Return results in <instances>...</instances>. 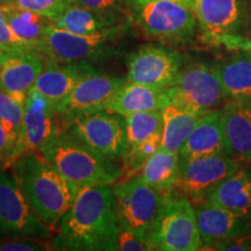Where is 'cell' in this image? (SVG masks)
<instances>
[{"label": "cell", "mask_w": 251, "mask_h": 251, "mask_svg": "<svg viewBox=\"0 0 251 251\" xmlns=\"http://www.w3.org/2000/svg\"><path fill=\"white\" fill-rule=\"evenodd\" d=\"M120 229L112 185L80 188L56 227L50 249L69 251H117Z\"/></svg>", "instance_id": "6da1fadb"}, {"label": "cell", "mask_w": 251, "mask_h": 251, "mask_svg": "<svg viewBox=\"0 0 251 251\" xmlns=\"http://www.w3.org/2000/svg\"><path fill=\"white\" fill-rule=\"evenodd\" d=\"M9 168L31 208L55 231L80 187L63 177L40 151L24 153Z\"/></svg>", "instance_id": "7a4b0ae2"}, {"label": "cell", "mask_w": 251, "mask_h": 251, "mask_svg": "<svg viewBox=\"0 0 251 251\" xmlns=\"http://www.w3.org/2000/svg\"><path fill=\"white\" fill-rule=\"evenodd\" d=\"M40 152L63 177L80 188L113 185L124 176L120 163L94 151L68 130H63Z\"/></svg>", "instance_id": "3957f363"}, {"label": "cell", "mask_w": 251, "mask_h": 251, "mask_svg": "<svg viewBox=\"0 0 251 251\" xmlns=\"http://www.w3.org/2000/svg\"><path fill=\"white\" fill-rule=\"evenodd\" d=\"M134 24L150 39L164 43H183L196 34L193 9L175 0H125Z\"/></svg>", "instance_id": "277c9868"}, {"label": "cell", "mask_w": 251, "mask_h": 251, "mask_svg": "<svg viewBox=\"0 0 251 251\" xmlns=\"http://www.w3.org/2000/svg\"><path fill=\"white\" fill-rule=\"evenodd\" d=\"M119 33L120 28L113 26L93 35H77L49 25L40 52L46 59L61 63H103L117 55L109 42Z\"/></svg>", "instance_id": "5b68a950"}, {"label": "cell", "mask_w": 251, "mask_h": 251, "mask_svg": "<svg viewBox=\"0 0 251 251\" xmlns=\"http://www.w3.org/2000/svg\"><path fill=\"white\" fill-rule=\"evenodd\" d=\"M165 90L169 102L199 115L218 109L227 99L214 64L207 63H191L183 67Z\"/></svg>", "instance_id": "8992f818"}, {"label": "cell", "mask_w": 251, "mask_h": 251, "mask_svg": "<svg viewBox=\"0 0 251 251\" xmlns=\"http://www.w3.org/2000/svg\"><path fill=\"white\" fill-rule=\"evenodd\" d=\"M155 250L196 251L201 249L196 211L190 198L170 193L151 230Z\"/></svg>", "instance_id": "52a82bcc"}, {"label": "cell", "mask_w": 251, "mask_h": 251, "mask_svg": "<svg viewBox=\"0 0 251 251\" xmlns=\"http://www.w3.org/2000/svg\"><path fill=\"white\" fill-rule=\"evenodd\" d=\"M120 225L134 230L151 233L169 194L147 184L140 175L112 185Z\"/></svg>", "instance_id": "ba28073f"}, {"label": "cell", "mask_w": 251, "mask_h": 251, "mask_svg": "<svg viewBox=\"0 0 251 251\" xmlns=\"http://www.w3.org/2000/svg\"><path fill=\"white\" fill-rule=\"evenodd\" d=\"M65 130L100 155L121 161L128 149L125 118L105 109L72 119Z\"/></svg>", "instance_id": "9c48e42d"}, {"label": "cell", "mask_w": 251, "mask_h": 251, "mask_svg": "<svg viewBox=\"0 0 251 251\" xmlns=\"http://www.w3.org/2000/svg\"><path fill=\"white\" fill-rule=\"evenodd\" d=\"M51 231L31 208L13 174L0 172V236L48 240Z\"/></svg>", "instance_id": "30bf717a"}, {"label": "cell", "mask_w": 251, "mask_h": 251, "mask_svg": "<svg viewBox=\"0 0 251 251\" xmlns=\"http://www.w3.org/2000/svg\"><path fill=\"white\" fill-rule=\"evenodd\" d=\"M63 130L64 124L55 106L43 94L30 90L25 101L23 136L9 165L24 153L40 151Z\"/></svg>", "instance_id": "8fae6325"}, {"label": "cell", "mask_w": 251, "mask_h": 251, "mask_svg": "<svg viewBox=\"0 0 251 251\" xmlns=\"http://www.w3.org/2000/svg\"><path fill=\"white\" fill-rule=\"evenodd\" d=\"M126 81V77L112 76L97 69L84 76L70 96L55 107L64 128L69 121L79 115L105 109Z\"/></svg>", "instance_id": "7c38bea8"}, {"label": "cell", "mask_w": 251, "mask_h": 251, "mask_svg": "<svg viewBox=\"0 0 251 251\" xmlns=\"http://www.w3.org/2000/svg\"><path fill=\"white\" fill-rule=\"evenodd\" d=\"M127 64V81L168 89L183 68V56L168 47L146 45L129 56Z\"/></svg>", "instance_id": "4fadbf2b"}, {"label": "cell", "mask_w": 251, "mask_h": 251, "mask_svg": "<svg viewBox=\"0 0 251 251\" xmlns=\"http://www.w3.org/2000/svg\"><path fill=\"white\" fill-rule=\"evenodd\" d=\"M192 8L203 35L209 41L240 35L249 25V11L244 0H192Z\"/></svg>", "instance_id": "5bb4252c"}, {"label": "cell", "mask_w": 251, "mask_h": 251, "mask_svg": "<svg viewBox=\"0 0 251 251\" xmlns=\"http://www.w3.org/2000/svg\"><path fill=\"white\" fill-rule=\"evenodd\" d=\"M240 169L238 162L227 152H220L180 162L176 190L192 200L202 199L225 178Z\"/></svg>", "instance_id": "9a60e30c"}, {"label": "cell", "mask_w": 251, "mask_h": 251, "mask_svg": "<svg viewBox=\"0 0 251 251\" xmlns=\"http://www.w3.org/2000/svg\"><path fill=\"white\" fill-rule=\"evenodd\" d=\"M193 201L203 249H213L219 243L230 238L250 234L251 218L249 216L235 214L221 207L212 205L203 199Z\"/></svg>", "instance_id": "2e32d148"}, {"label": "cell", "mask_w": 251, "mask_h": 251, "mask_svg": "<svg viewBox=\"0 0 251 251\" xmlns=\"http://www.w3.org/2000/svg\"><path fill=\"white\" fill-rule=\"evenodd\" d=\"M46 62L45 56L35 50L5 51L0 57V89L25 102Z\"/></svg>", "instance_id": "e0dca14e"}, {"label": "cell", "mask_w": 251, "mask_h": 251, "mask_svg": "<svg viewBox=\"0 0 251 251\" xmlns=\"http://www.w3.org/2000/svg\"><path fill=\"white\" fill-rule=\"evenodd\" d=\"M94 70L96 67L91 63H61L47 59L45 69L30 90L43 94L56 107L70 96L81 78Z\"/></svg>", "instance_id": "ac0fdd59"}, {"label": "cell", "mask_w": 251, "mask_h": 251, "mask_svg": "<svg viewBox=\"0 0 251 251\" xmlns=\"http://www.w3.org/2000/svg\"><path fill=\"white\" fill-rule=\"evenodd\" d=\"M227 152L240 163H251V101L228 99L221 108Z\"/></svg>", "instance_id": "d6986e66"}, {"label": "cell", "mask_w": 251, "mask_h": 251, "mask_svg": "<svg viewBox=\"0 0 251 251\" xmlns=\"http://www.w3.org/2000/svg\"><path fill=\"white\" fill-rule=\"evenodd\" d=\"M227 152L222 127L221 108L206 113L188 135L179 150L180 162L198 157ZM228 153V152H227Z\"/></svg>", "instance_id": "ffe728a7"}, {"label": "cell", "mask_w": 251, "mask_h": 251, "mask_svg": "<svg viewBox=\"0 0 251 251\" xmlns=\"http://www.w3.org/2000/svg\"><path fill=\"white\" fill-rule=\"evenodd\" d=\"M168 101L165 89L126 81L106 106L105 111L127 117L134 113L162 111Z\"/></svg>", "instance_id": "44dd1931"}, {"label": "cell", "mask_w": 251, "mask_h": 251, "mask_svg": "<svg viewBox=\"0 0 251 251\" xmlns=\"http://www.w3.org/2000/svg\"><path fill=\"white\" fill-rule=\"evenodd\" d=\"M202 199L235 214L251 218V172L240 168Z\"/></svg>", "instance_id": "7402d4cb"}, {"label": "cell", "mask_w": 251, "mask_h": 251, "mask_svg": "<svg viewBox=\"0 0 251 251\" xmlns=\"http://www.w3.org/2000/svg\"><path fill=\"white\" fill-rule=\"evenodd\" d=\"M227 99L251 101V51L237 52L214 64Z\"/></svg>", "instance_id": "603a6c76"}, {"label": "cell", "mask_w": 251, "mask_h": 251, "mask_svg": "<svg viewBox=\"0 0 251 251\" xmlns=\"http://www.w3.org/2000/svg\"><path fill=\"white\" fill-rule=\"evenodd\" d=\"M179 153L159 148L150 156L141 169L140 177L163 193L175 192L179 178Z\"/></svg>", "instance_id": "cb8c5ba5"}, {"label": "cell", "mask_w": 251, "mask_h": 251, "mask_svg": "<svg viewBox=\"0 0 251 251\" xmlns=\"http://www.w3.org/2000/svg\"><path fill=\"white\" fill-rule=\"evenodd\" d=\"M51 25L77 35H93L113 27V15L99 13L70 2L58 17L52 19Z\"/></svg>", "instance_id": "d4e9b609"}, {"label": "cell", "mask_w": 251, "mask_h": 251, "mask_svg": "<svg viewBox=\"0 0 251 251\" xmlns=\"http://www.w3.org/2000/svg\"><path fill=\"white\" fill-rule=\"evenodd\" d=\"M202 115L191 113L172 102H166L162 108V143L161 148L179 153L185 141Z\"/></svg>", "instance_id": "484cf974"}, {"label": "cell", "mask_w": 251, "mask_h": 251, "mask_svg": "<svg viewBox=\"0 0 251 251\" xmlns=\"http://www.w3.org/2000/svg\"><path fill=\"white\" fill-rule=\"evenodd\" d=\"M1 7L15 35L23 41L28 48L40 52L47 28L49 25H51L50 19L37 14L35 12L19 7L13 2L1 6Z\"/></svg>", "instance_id": "4316f807"}, {"label": "cell", "mask_w": 251, "mask_h": 251, "mask_svg": "<svg viewBox=\"0 0 251 251\" xmlns=\"http://www.w3.org/2000/svg\"><path fill=\"white\" fill-rule=\"evenodd\" d=\"M25 102L14 98L12 94L0 89V122L7 134L12 147V157L23 136ZM9 161V163H11ZM8 163V165H9Z\"/></svg>", "instance_id": "83f0119b"}, {"label": "cell", "mask_w": 251, "mask_h": 251, "mask_svg": "<svg viewBox=\"0 0 251 251\" xmlns=\"http://www.w3.org/2000/svg\"><path fill=\"white\" fill-rule=\"evenodd\" d=\"M124 118L128 148L139 146L153 135L162 133V111L134 113Z\"/></svg>", "instance_id": "f1b7e54d"}, {"label": "cell", "mask_w": 251, "mask_h": 251, "mask_svg": "<svg viewBox=\"0 0 251 251\" xmlns=\"http://www.w3.org/2000/svg\"><path fill=\"white\" fill-rule=\"evenodd\" d=\"M118 251H150L155 250L151 233L134 230L120 225L117 236Z\"/></svg>", "instance_id": "f546056e"}, {"label": "cell", "mask_w": 251, "mask_h": 251, "mask_svg": "<svg viewBox=\"0 0 251 251\" xmlns=\"http://www.w3.org/2000/svg\"><path fill=\"white\" fill-rule=\"evenodd\" d=\"M70 2L71 0H13L14 5L43 15L50 21L58 17Z\"/></svg>", "instance_id": "4dcf8cb0"}, {"label": "cell", "mask_w": 251, "mask_h": 251, "mask_svg": "<svg viewBox=\"0 0 251 251\" xmlns=\"http://www.w3.org/2000/svg\"><path fill=\"white\" fill-rule=\"evenodd\" d=\"M50 242L33 237H5L0 240V251L49 250Z\"/></svg>", "instance_id": "1f68e13d"}, {"label": "cell", "mask_w": 251, "mask_h": 251, "mask_svg": "<svg viewBox=\"0 0 251 251\" xmlns=\"http://www.w3.org/2000/svg\"><path fill=\"white\" fill-rule=\"evenodd\" d=\"M0 46L5 49V51L24 49L31 50L12 30L1 6H0Z\"/></svg>", "instance_id": "d6a6232c"}, {"label": "cell", "mask_w": 251, "mask_h": 251, "mask_svg": "<svg viewBox=\"0 0 251 251\" xmlns=\"http://www.w3.org/2000/svg\"><path fill=\"white\" fill-rule=\"evenodd\" d=\"M71 1L99 13L113 15L117 9L120 8L125 0H71Z\"/></svg>", "instance_id": "836d02e7"}, {"label": "cell", "mask_w": 251, "mask_h": 251, "mask_svg": "<svg viewBox=\"0 0 251 251\" xmlns=\"http://www.w3.org/2000/svg\"><path fill=\"white\" fill-rule=\"evenodd\" d=\"M214 250H229V251H248L251 250V235L246 234L241 236L230 238L225 242L219 243L213 248Z\"/></svg>", "instance_id": "e575fe53"}, {"label": "cell", "mask_w": 251, "mask_h": 251, "mask_svg": "<svg viewBox=\"0 0 251 251\" xmlns=\"http://www.w3.org/2000/svg\"><path fill=\"white\" fill-rule=\"evenodd\" d=\"M12 156V147L9 143L8 136L6 134V130L2 127L0 122V162L5 163L8 166V163L11 161Z\"/></svg>", "instance_id": "d590c367"}, {"label": "cell", "mask_w": 251, "mask_h": 251, "mask_svg": "<svg viewBox=\"0 0 251 251\" xmlns=\"http://www.w3.org/2000/svg\"><path fill=\"white\" fill-rule=\"evenodd\" d=\"M175 1H178V2H181V4L188 6L190 8H192V0H175ZM193 9V8H192Z\"/></svg>", "instance_id": "8d00e7d4"}, {"label": "cell", "mask_w": 251, "mask_h": 251, "mask_svg": "<svg viewBox=\"0 0 251 251\" xmlns=\"http://www.w3.org/2000/svg\"><path fill=\"white\" fill-rule=\"evenodd\" d=\"M12 2H13V0H0V6L12 4Z\"/></svg>", "instance_id": "74e56055"}, {"label": "cell", "mask_w": 251, "mask_h": 251, "mask_svg": "<svg viewBox=\"0 0 251 251\" xmlns=\"http://www.w3.org/2000/svg\"><path fill=\"white\" fill-rule=\"evenodd\" d=\"M4 52H5V49L2 48L1 46H0V57H1V56H2V54H4Z\"/></svg>", "instance_id": "f35d334b"}]
</instances>
